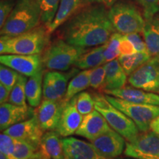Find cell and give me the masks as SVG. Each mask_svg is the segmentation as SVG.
Wrapping results in <instances>:
<instances>
[{
  "mask_svg": "<svg viewBox=\"0 0 159 159\" xmlns=\"http://www.w3.org/2000/svg\"><path fill=\"white\" fill-rule=\"evenodd\" d=\"M63 25L61 39L83 48L105 44L115 33L108 8L99 4H91L80 10Z\"/></svg>",
  "mask_w": 159,
  "mask_h": 159,
  "instance_id": "obj_1",
  "label": "cell"
},
{
  "mask_svg": "<svg viewBox=\"0 0 159 159\" xmlns=\"http://www.w3.org/2000/svg\"><path fill=\"white\" fill-rule=\"evenodd\" d=\"M50 33L46 26L34 29L14 37L1 35V55H40L49 44Z\"/></svg>",
  "mask_w": 159,
  "mask_h": 159,
  "instance_id": "obj_2",
  "label": "cell"
},
{
  "mask_svg": "<svg viewBox=\"0 0 159 159\" xmlns=\"http://www.w3.org/2000/svg\"><path fill=\"white\" fill-rule=\"evenodd\" d=\"M41 21L39 0H18L13 11L1 27V35L14 37L31 30Z\"/></svg>",
  "mask_w": 159,
  "mask_h": 159,
  "instance_id": "obj_3",
  "label": "cell"
},
{
  "mask_svg": "<svg viewBox=\"0 0 159 159\" xmlns=\"http://www.w3.org/2000/svg\"><path fill=\"white\" fill-rule=\"evenodd\" d=\"M87 50V48L70 44L63 39H58L49 43L43 51V67L52 71L69 70Z\"/></svg>",
  "mask_w": 159,
  "mask_h": 159,
  "instance_id": "obj_4",
  "label": "cell"
},
{
  "mask_svg": "<svg viewBox=\"0 0 159 159\" xmlns=\"http://www.w3.org/2000/svg\"><path fill=\"white\" fill-rule=\"evenodd\" d=\"M94 108L104 116L113 130L122 135L127 142L133 141L138 136L139 128L132 119L111 104L105 95L94 94Z\"/></svg>",
  "mask_w": 159,
  "mask_h": 159,
  "instance_id": "obj_5",
  "label": "cell"
},
{
  "mask_svg": "<svg viewBox=\"0 0 159 159\" xmlns=\"http://www.w3.org/2000/svg\"><path fill=\"white\" fill-rule=\"evenodd\" d=\"M108 16L115 31L122 35L142 33L145 19L137 7L128 2H117L108 10Z\"/></svg>",
  "mask_w": 159,
  "mask_h": 159,
  "instance_id": "obj_6",
  "label": "cell"
},
{
  "mask_svg": "<svg viewBox=\"0 0 159 159\" xmlns=\"http://www.w3.org/2000/svg\"><path fill=\"white\" fill-rule=\"evenodd\" d=\"M105 97L115 108L132 119L141 132L150 130L151 122L159 116V105L131 102L108 94Z\"/></svg>",
  "mask_w": 159,
  "mask_h": 159,
  "instance_id": "obj_7",
  "label": "cell"
},
{
  "mask_svg": "<svg viewBox=\"0 0 159 159\" xmlns=\"http://www.w3.org/2000/svg\"><path fill=\"white\" fill-rule=\"evenodd\" d=\"M124 155L135 159H159V135L153 131L142 132L126 142Z\"/></svg>",
  "mask_w": 159,
  "mask_h": 159,
  "instance_id": "obj_8",
  "label": "cell"
},
{
  "mask_svg": "<svg viewBox=\"0 0 159 159\" xmlns=\"http://www.w3.org/2000/svg\"><path fill=\"white\" fill-rule=\"evenodd\" d=\"M129 84L135 88L159 94V57H152L129 75Z\"/></svg>",
  "mask_w": 159,
  "mask_h": 159,
  "instance_id": "obj_9",
  "label": "cell"
},
{
  "mask_svg": "<svg viewBox=\"0 0 159 159\" xmlns=\"http://www.w3.org/2000/svg\"><path fill=\"white\" fill-rule=\"evenodd\" d=\"M0 62L26 77H32L43 70L42 56L40 55H1Z\"/></svg>",
  "mask_w": 159,
  "mask_h": 159,
  "instance_id": "obj_10",
  "label": "cell"
},
{
  "mask_svg": "<svg viewBox=\"0 0 159 159\" xmlns=\"http://www.w3.org/2000/svg\"><path fill=\"white\" fill-rule=\"evenodd\" d=\"M43 132L44 131L41 128L35 114L28 119L3 130L4 134L9 135L13 138L27 141L39 147H40V142L44 134Z\"/></svg>",
  "mask_w": 159,
  "mask_h": 159,
  "instance_id": "obj_11",
  "label": "cell"
},
{
  "mask_svg": "<svg viewBox=\"0 0 159 159\" xmlns=\"http://www.w3.org/2000/svg\"><path fill=\"white\" fill-rule=\"evenodd\" d=\"M66 103L61 100L43 99L35 115L43 131L55 130L58 125L63 108Z\"/></svg>",
  "mask_w": 159,
  "mask_h": 159,
  "instance_id": "obj_12",
  "label": "cell"
},
{
  "mask_svg": "<svg viewBox=\"0 0 159 159\" xmlns=\"http://www.w3.org/2000/svg\"><path fill=\"white\" fill-rule=\"evenodd\" d=\"M65 156L69 159H122L109 158L99 152L91 142L75 137L63 139Z\"/></svg>",
  "mask_w": 159,
  "mask_h": 159,
  "instance_id": "obj_13",
  "label": "cell"
},
{
  "mask_svg": "<svg viewBox=\"0 0 159 159\" xmlns=\"http://www.w3.org/2000/svg\"><path fill=\"white\" fill-rule=\"evenodd\" d=\"M122 135L112 128L91 141L93 146L104 156L109 158H119L124 152L126 142Z\"/></svg>",
  "mask_w": 159,
  "mask_h": 159,
  "instance_id": "obj_14",
  "label": "cell"
},
{
  "mask_svg": "<svg viewBox=\"0 0 159 159\" xmlns=\"http://www.w3.org/2000/svg\"><path fill=\"white\" fill-rule=\"evenodd\" d=\"M83 119V116L77 110L74 97L65 105L55 131L63 138L72 136L76 134Z\"/></svg>",
  "mask_w": 159,
  "mask_h": 159,
  "instance_id": "obj_15",
  "label": "cell"
},
{
  "mask_svg": "<svg viewBox=\"0 0 159 159\" xmlns=\"http://www.w3.org/2000/svg\"><path fill=\"white\" fill-rule=\"evenodd\" d=\"M111 129L104 116L94 109L90 114L83 116L82 123L75 134L91 142Z\"/></svg>",
  "mask_w": 159,
  "mask_h": 159,
  "instance_id": "obj_16",
  "label": "cell"
},
{
  "mask_svg": "<svg viewBox=\"0 0 159 159\" xmlns=\"http://www.w3.org/2000/svg\"><path fill=\"white\" fill-rule=\"evenodd\" d=\"M35 114L27 105L20 106L12 103H3L0 106V129L2 131L9 127L28 119Z\"/></svg>",
  "mask_w": 159,
  "mask_h": 159,
  "instance_id": "obj_17",
  "label": "cell"
},
{
  "mask_svg": "<svg viewBox=\"0 0 159 159\" xmlns=\"http://www.w3.org/2000/svg\"><path fill=\"white\" fill-rule=\"evenodd\" d=\"M105 93L128 102L159 105V94L135 88L132 85H127L122 89L106 91Z\"/></svg>",
  "mask_w": 159,
  "mask_h": 159,
  "instance_id": "obj_18",
  "label": "cell"
},
{
  "mask_svg": "<svg viewBox=\"0 0 159 159\" xmlns=\"http://www.w3.org/2000/svg\"><path fill=\"white\" fill-rule=\"evenodd\" d=\"M105 79L102 91L106 92L122 89L125 86L128 77L118 59L105 63Z\"/></svg>",
  "mask_w": 159,
  "mask_h": 159,
  "instance_id": "obj_19",
  "label": "cell"
},
{
  "mask_svg": "<svg viewBox=\"0 0 159 159\" xmlns=\"http://www.w3.org/2000/svg\"><path fill=\"white\" fill-rule=\"evenodd\" d=\"M55 130L46 131L40 142L42 156L49 159H63L65 157L63 139Z\"/></svg>",
  "mask_w": 159,
  "mask_h": 159,
  "instance_id": "obj_20",
  "label": "cell"
},
{
  "mask_svg": "<svg viewBox=\"0 0 159 159\" xmlns=\"http://www.w3.org/2000/svg\"><path fill=\"white\" fill-rule=\"evenodd\" d=\"M148 51L152 57H159V18L145 20L142 31Z\"/></svg>",
  "mask_w": 159,
  "mask_h": 159,
  "instance_id": "obj_21",
  "label": "cell"
},
{
  "mask_svg": "<svg viewBox=\"0 0 159 159\" xmlns=\"http://www.w3.org/2000/svg\"><path fill=\"white\" fill-rule=\"evenodd\" d=\"M81 2L82 0H61L54 20L47 27L50 34L76 13Z\"/></svg>",
  "mask_w": 159,
  "mask_h": 159,
  "instance_id": "obj_22",
  "label": "cell"
},
{
  "mask_svg": "<svg viewBox=\"0 0 159 159\" xmlns=\"http://www.w3.org/2000/svg\"><path fill=\"white\" fill-rule=\"evenodd\" d=\"M105 47H106V43L105 44L94 47V48L90 50L88 49L77 60L75 66L79 69L85 70V69H91L104 65L105 63H106L104 56Z\"/></svg>",
  "mask_w": 159,
  "mask_h": 159,
  "instance_id": "obj_23",
  "label": "cell"
},
{
  "mask_svg": "<svg viewBox=\"0 0 159 159\" xmlns=\"http://www.w3.org/2000/svg\"><path fill=\"white\" fill-rule=\"evenodd\" d=\"M44 70L30 77L26 84V97L28 104L32 108H37L43 97V80Z\"/></svg>",
  "mask_w": 159,
  "mask_h": 159,
  "instance_id": "obj_24",
  "label": "cell"
},
{
  "mask_svg": "<svg viewBox=\"0 0 159 159\" xmlns=\"http://www.w3.org/2000/svg\"><path fill=\"white\" fill-rule=\"evenodd\" d=\"M90 69H85L72 77L69 83L66 92L63 98V101L67 103L73 97L82 92L90 86Z\"/></svg>",
  "mask_w": 159,
  "mask_h": 159,
  "instance_id": "obj_25",
  "label": "cell"
},
{
  "mask_svg": "<svg viewBox=\"0 0 159 159\" xmlns=\"http://www.w3.org/2000/svg\"><path fill=\"white\" fill-rule=\"evenodd\" d=\"M42 158L40 147L25 140L16 139L15 149L8 159Z\"/></svg>",
  "mask_w": 159,
  "mask_h": 159,
  "instance_id": "obj_26",
  "label": "cell"
},
{
  "mask_svg": "<svg viewBox=\"0 0 159 159\" xmlns=\"http://www.w3.org/2000/svg\"><path fill=\"white\" fill-rule=\"evenodd\" d=\"M152 56L149 52H136L132 55H119L118 61L124 69L127 75L132 74L139 67L148 61Z\"/></svg>",
  "mask_w": 159,
  "mask_h": 159,
  "instance_id": "obj_27",
  "label": "cell"
},
{
  "mask_svg": "<svg viewBox=\"0 0 159 159\" xmlns=\"http://www.w3.org/2000/svg\"><path fill=\"white\" fill-rule=\"evenodd\" d=\"M27 82V77L20 74L19 79L11 91L9 102L13 105L26 106V84Z\"/></svg>",
  "mask_w": 159,
  "mask_h": 159,
  "instance_id": "obj_28",
  "label": "cell"
},
{
  "mask_svg": "<svg viewBox=\"0 0 159 159\" xmlns=\"http://www.w3.org/2000/svg\"><path fill=\"white\" fill-rule=\"evenodd\" d=\"M45 73L49 77L55 90L58 93L60 97L63 98L66 92L67 87H68V80L73 75L72 71L66 74V73L60 72L59 71L49 70L46 71Z\"/></svg>",
  "mask_w": 159,
  "mask_h": 159,
  "instance_id": "obj_29",
  "label": "cell"
},
{
  "mask_svg": "<svg viewBox=\"0 0 159 159\" xmlns=\"http://www.w3.org/2000/svg\"><path fill=\"white\" fill-rule=\"evenodd\" d=\"M39 2L41 7V22L48 27L55 19L61 0H39Z\"/></svg>",
  "mask_w": 159,
  "mask_h": 159,
  "instance_id": "obj_30",
  "label": "cell"
},
{
  "mask_svg": "<svg viewBox=\"0 0 159 159\" xmlns=\"http://www.w3.org/2000/svg\"><path fill=\"white\" fill-rule=\"evenodd\" d=\"M122 36V34L115 32L111 35L108 42L106 43V47L104 52V56L106 63L116 59V57H119L120 55L119 49Z\"/></svg>",
  "mask_w": 159,
  "mask_h": 159,
  "instance_id": "obj_31",
  "label": "cell"
},
{
  "mask_svg": "<svg viewBox=\"0 0 159 159\" xmlns=\"http://www.w3.org/2000/svg\"><path fill=\"white\" fill-rule=\"evenodd\" d=\"M76 106L83 116L94 110V99L93 95L88 91H82L75 96Z\"/></svg>",
  "mask_w": 159,
  "mask_h": 159,
  "instance_id": "obj_32",
  "label": "cell"
},
{
  "mask_svg": "<svg viewBox=\"0 0 159 159\" xmlns=\"http://www.w3.org/2000/svg\"><path fill=\"white\" fill-rule=\"evenodd\" d=\"M20 74L14 69L1 64L0 66V83L11 91L13 89L19 79Z\"/></svg>",
  "mask_w": 159,
  "mask_h": 159,
  "instance_id": "obj_33",
  "label": "cell"
},
{
  "mask_svg": "<svg viewBox=\"0 0 159 159\" xmlns=\"http://www.w3.org/2000/svg\"><path fill=\"white\" fill-rule=\"evenodd\" d=\"M90 86L95 90L102 91L105 79V64L90 69Z\"/></svg>",
  "mask_w": 159,
  "mask_h": 159,
  "instance_id": "obj_34",
  "label": "cell"
},
{
  "mask_svg": "<svg viewBox=\"0 0 159 159\" xmlns=\"http://www.w3.org/2000/svg\"><path fill=\"white\" fill-rule=\"evenodd\" d=\"M142 7L145 20L155 17L159 12V0H135Z\"/></svg>",
  "mask_w": 159,
  "mask_h": 159,
  "instance_id": "obj_35",
  "label": "cell"
},
{
  "mask_svg": "<svg viewBox=\"0 0 159 159\" xmlns=\"http://www.w3.org/2000/svg\"><path fill=\"white\" fill-rule=\"evenodd\" d=\"M43 99L56 101L63 99L55 90L50 78L46 73L43 75Z\"/></svg>",
  "mask_w": 159,
  "mask_h": 159,
  "instance_id": "obj_36",
  "label": "cell"
},
{
  "mask_svg": "<svg viewBox=\"0 0 159 159\" xmlns=\"http://www.w3.org/2000/svg\"><path fill=\"white\" fill-rule=\"evenodd\" d=\"M16 139L9 135L2 133L0 135V152L7 157V159L13 154L15 149Z\"/></svg>",
  "mask_w": 159,
  "mask_h": 159,
  "instance_id": "obj_37",
  "label": "cell"
},
{
  "mask_svg": "<svg viewBox=\"0 0 159 159\" xmlns=\"http://www.w3.org/2000/svg\"><path fill=\"white\" fill-rule=\"evenodd\" d=\"M16 0H1L0 3V27H2L6 20L14 8Z\"/></svg>",
  "mask_w": 159,
  "mask_h": 159,
  "instance_id": "obj_38",
  "label": "cell"
},
{
  "mask_svg": "<svg viewBox=\"0 0 159 159\" xmlns=\"http://www.w3.org/2000/svg\"><path fill=\"white\" fill-rule=\"evenodd\" d=\"M125 35L133 43L136 52H148L145 41H143L142 37L139 35V33H130V34Z\"/></svg>",
  "mask_w": 159,
  "mask_h": 159,
  "instance_id": "obj_39",
  "label": "cell"
},
{
  "mask_svg": "<svg viewBox=\"0 0 159 159\" xmlns=\"http://www.w3.org/2000/svg\"><path fill=\"white\" fill-rule=\"evenodd\" d=\"M119 53L120 55H132L134 53L136 52V49L134 46L130 42L129 40L125 37V35H123L122 40L120 41L119 44Z\"/></svg>",
  "mask_w": 159,
  "mask_h": 159,
  "instance_id": "obj_40",
  "label": "cell"
},
{
  "mask_svg": "<svg viewBox=\"0 0 159 159\" xmlns=\"http://www.w3.org/2000/svg\"><path fill=\"white\" fill-rule=\"evenodd\" d=\"M117 0H82L83 3L86 4H99V5H102L105 6L107 8H110L112 7L115 3L116 2Z\"/></svg>",
  "mask_w": 159,
  "mask_h": 159,
  "instance_id": "obj_41",
  "label": "cell"
},
{
  "mask_svg": "<svg viewBox=\"0 0 159 159\" xmlns=\"http://www.w3.org/2000/svg\"><path fill=\"white\" fill-rule=\"evenodd\" d=\"M11 91H9L5 85L0 84V103L3 104L9 102Z\"/></svg>",
  "mask_w": 159,
  "mask_h": 159,
  "instance_id": "obj_42",
  "label": "cell"
},
{
  "mask_svg": "<svg viewBox=\"0 0 159 159\" xmlns=\"http://www.w3.org/2000/svg\"><path fill=\"white\" fill-rule=\"evenodd\" d=\"M150 130L159 135V116H157L156 118L151 122Z\"/></svg>",
  "mask_w": 159,
  "mask_h": 159,
  "instance_id": "obj_43",
  "label": "cell"
},
{
  "mask_svg": "<svg viewBox=\"0 0 159 159\" xmlns=\"http://www.w3.org/2000/svg\"><path fill=\"white\" fill-rule=\"evenodd\" d=\"M42 159H49V158H48L47 157H46L44 156H42Z\"/></svg>",
  "mask_w": 159,
  "mask_h": 159,
  "instance_id": "obj_44",
  "label": "cell"
},
{
  "mask_svg": "<svg viewBox=\"0 0 159 159\" xmlns=\"http://www.w3.org/2000/svg\"><path fill=\"white\" fill-rule=\"evenodd\" d=\"M63 159H69V158H67V157H66V156H65V157H64V158H63Z\"/></svg>",
  "mask_w": 159,
  "mask_h": 159,
  "instance_id": "obj_45",
  "label": "cell"
},
{
  "mask_svg": "<svg viewBox=\"0 0 159 159\" xmlns=\"http://www.w3.org/2000/svg\"><path fill=\"white\" fill-rule=\"evenodd\" d=\"M33 159H42V158H33Z\"/></svg>",
  "mask_w": 159,
  "mask_h": 159,
  "instance_id": "obj_46",
  "label": "cell"
},
{
  "mask_svg": "<svg viewBox=\"0 0 159 159\" xmlns=\"http://www.w3.org/2000/svg\"><path fill=\"white\" fill-rule=\"evenodd\" d=\"M134 159H135V158H134Z\"/></svg>",
  "mask_w": 159,
  "mask_h": 159,
  "instance_id": "obj_47",
  "label": "cell"
}]
</instances>
